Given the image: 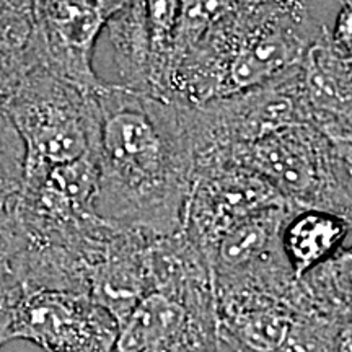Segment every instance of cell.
Returning a JSON list of instances; mask_svg holds the SVG:
<instances>
[{"mask_svg": "<svg viewBox=\"0 0 352 352\" xmlns=\"http://www.w3.org/2000/svg\"><path fill=\"white\" fill-rule=\"evenodd\" d=\"M95 98L96 215L151 235L178 232L195 179L189 104L107 82Z\"/></svg>", "mask_w": 352, "mask_h": 352, "instance_id": "1", "label": "cell"}, {"mask_svg": "<svg viewBox=\"0 0 352 352\" xmlns=\"http://www.w3.org/2000/svg\"><path fill=\"white\" fill-rule=\"evenodd\" d=\"M10 113L25 144L23 175L96 155L95 90L80 88L34 64L13 88Z\"/></svg>", "mask_w": 352, "mask_h": 352, "instance_id": "2", "label": "cell"}, {"mask_svg": "<svg viewBox=\"0 0 352 352\" xmlns=\"http://www.w3.org/2000/svg\"><path fill=\"white\" fill-rule=\"evenodd\" d=\"M232 164L270 182L292 209H318L352 226V182L314 122L289 126L235 148Z\"/></svg>", "mask_w": 352, "mask_h": 352, "instance_id": "3", "label": "cell"}, {"mask_svg": "<svg viewBox=\"0 0 352 352\" xmlns=\"http://www.w3.org/2000/svg\"><path fill=\"white\" fill-rule=\"evenodd\" d=\"M323 30L305 0H252L233 38L222 96L263 85L300 64Z\"/></svg>", "mask_w": 352, "mask_h": 352, "instance_id": "4", "label": "cell"}, {"mask_svg": "<svg viewBox=\"0 0 352 352\" xmlns=\"http://www.w3.org/2000/svg\"><path fill=\"white\" fill-rule=\"evenodd\" d=\"M252 0H179L168 96L201 104L222 96L233 38Z\"/></svg>", "mask_w": 352, "mask_h": 352, "instance_id": "5", "label": "cell"}, {"mask_svg": "<svg viewBox=\"0 0 352 352\" xmlns=\"http://www.w3.org/2000/svg\"><path fill=\"white\" fill-rule=\"evenodd\" d=\"M289 206L241 220L219 236L209 252L215 297L232 292L287 294L297 276L283 248Z\"/></svg>", "mask_w": 352, "mask_h": 352, "instance_id": "6", "label": "cell"}, {"mask_svg": "<svg viewBox=\"0 0 352 352\" xmlns=\"http://www.w3.org/2000/svg\"><path fill=\"white\" fill-rule=\"evenodd\" d=\"M120 324L90 296L65 290L28 292L12 308L7 341L44 352H113Z\"/></svg>", "mask_w": 352, "mask_h": 352, "instance_id": "7", "label": "cell"}, {"mask_svg": "<svg viewBox=\"0 0 352 352\" xmlns=\"http://www.w3.org/2000/svg\"><path fill=\"white\" fill-rule=\"evenodd\" d=\"M127 0H41L34 10V64L85 90L103 80L94 69L98 36Z\"/></svg>", "mask_w": 352, "mask_h": 352, "instance_id": "8", "label": "cell"}, {"mask_svg": "<svg viewBox=\"0 0 352 352\" xmlns=\"http://www.w3.org/2000/svg\"><path fill=\"white\" fill-rule=\"evenodd\" d=\"M280 206L289 204L256 171L239 164L214 166L195 173L182 230L209 256L210 248L228 228Z\"/></svg>", "mask_w": 352, "mask_h": 352, "instance_id": "9", "label": "cell"}, {"mask_svg": "<svg viewBox=\"0 0 352 352\" xmlns=\"http://www.w3.org/2000/svg\"><path fill=\"white\" fill-rule=\"evenodd\" d=\"M113 352H219L214 324L164 294H147L118 329Z\"/></svg>", "mask_w": 352, "mask_h": 352, "instance_id": "10", "label": "cell"}, {"mask_svg": "<svg viewBox=\"0 0 352 352\" xmlns=\"http://www.w3.org/2000/svg\"><path fill=\"white\" fill-rule=\"evenodd\" d=\"M148 271L152 292L164 294L217 329L209 259L182 228L171 235L151 236Z\"/></svg>", "mask_w": 352, "mask_h": 352, "instance_id": "11", "label": "cell"}, {"mask_svg": "<svg viewBox=\"0 0 352 352\" xmlns=\"http://www.w3.org/2000/svg\"><path fill=\"white\" fill-rule=\"evenodd\" d=\"M151 233L114 223L90 277V297L121 324L152 292L148 271Z\"/></svg>", "mask_w": 352, "mask_h": 352, "instance_id": "12", "label": "cell"}, {"mask_svg": "<svg viewBox=\"0 0 352 352\" xmlns=\"http://www.w3.org/2000/svg\"><path fill=\"white\" fill-rule=\"evenodd\" d=\"M289 292H232L215 297L219 352L222 346L230 352H277L294 318Z\"/></svg>", "mask_w": 352, "mask_h": 352, "instance_id": "13", "label": "cell"}, {"mask_svg": "<svg viewBox=\"0 0 352 352\" xmlns=\"http://www.w3.org/2000/svg\"><path fill=\"white\" fill-rule=\"evenodd\" d=\"M352 226L318 209H290L283 227V248L294 274L300 277L344 248Z\"/></svg>", "mask_w": 352, "mask_h": 352, "instance_id": "14", "label": "cell"}, {"mask_svg": "<svg viewBox=\"0 0 352 352\" xmlns=\"http://www.w3.org/2000/svg\"><path fill=\"white\" fill-rule=\"evenodd\" d=\"M151 43L147 94L166 100L179 0H140Z\"/></svg>", "mask_w": 352, "mask_h": 352, "instance_id": "15", "label": "cell"}, {"mask_svg": "<svg viewBox=\"0 0 352 352\" xmlns=\"http://www.w3.org/2000/svg\"><path fill=\"white\" fill-rule=\"evenodd\" d=\"M28 69L0 57V182L20 188L25 170V144L13 122L10 98L21 74Z\"/></svg>", "mask_w": 352, "mask_h": 352, "instance_id": "16", "label": "cell"}, {"mask_svg": "<svg viewBox=\"0 0 352 352\" xmlns=\"http://www.w3.org/2000/svg\"><path fill=\"white\" fill-rule=\"evenodd\" d=\"M34 7L21 0H0V56L28 63Z\"/></svg>", "mask_w": 352, "mask_h": 352, "instance_id": "17", "label": "cell"}, {"mask_svg": "<svg viewBox=\"0 0 352 352\" xmlns=\"http://www.w3.org/2000/svg\"><path fill=\"white\" fill-rule=\"evenodd\" d=\"M21 297H23V290L12 270L10 240H8L6 227L0 230V307L13 308Z\"/></svg>", "mask_w": 352, "mask_h": 352, "instance_id": "18", "label": "cell"}, {"mask_svg": "<svg viewBox=\"0 0 352 352\" xmlns=\"http://www.w3.org/2000/svg\"><path fill=\"white\" fill-rule=\"evenodd\" d=\"M329 41L340 54L352 59V0L341 6L333 32H329Z\"/></svg>", "mask_w": 352, "mask_h": 352, "instance_id": "19", "label": "cell"}, {"mask_svg": "<svg viewBox=\"0 0 352 352\" xmlns=\"http://www.w3.org/2000/svg\"><path fill=\"white\" fill-rule=\"evenodd\" d=\"M20 188L0 182V230L10 223Z\"/></svg>", "mask_w": 352, "mask_h": 352, "instance_id": "20", "label": "cell"}, {"mask_svg": "<svg viewBox=\"0 0 352 352\" xmlns=\"http://www.w3.org/2000/svg\"><path fill=\"white\" fill-rule=\"evenodd\" d=\"M12 318V308L0 307V349L7 344V331Z\"/></svg>", "mask_w": 352, "mask_h": 352, "instance_id": "21", "label": "cell"}, {"mask_svg": "<svg viewBox=\"0 0 352 352\" xmlns=\"http://www.w3.org/2000/svg\"><path fill=\"white\" fill-rule=\"evenodd\" d=\"M21 2H26V3H30V6H33V7H34V10H36L39 3H41V0H21Z\"/></svg>", "mask_w": 352, "mask_h": 352, "instance_id": "22", "label": "cell"}]
</instances>
